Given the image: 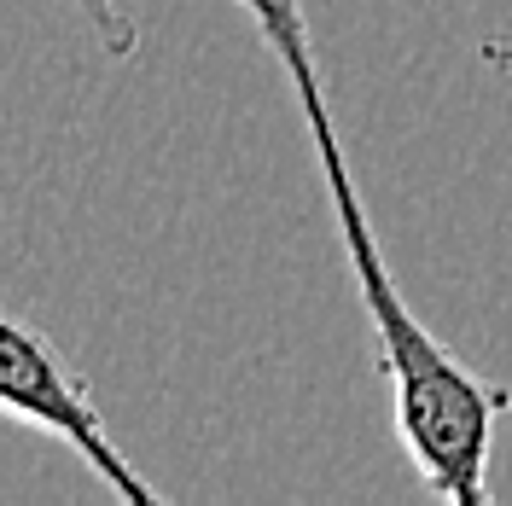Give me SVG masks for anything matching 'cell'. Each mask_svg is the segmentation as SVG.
Returning a JSON list of instances; mask_svg holds the SVG:
<instances>
[{
	"label": "cell",
	"mask_w": 512,
	"mask_h": 506,
	"mask_svg": "<svg viewBox=\"0 0 512 506\" xmlns=\"http://www.w3.org/2000/svg\"><path fill=\"white\" fill-rule=\"evenodd\" d=\"M70 6L88 18L94 41L111 59H134V47H140V0H70Z\"/></svg>",
	"instance_id": "cell-3"
},
{
	"label": "cell",
	"mask_w": 512,
	"mask_h": 506,
	"mask_svg": "<svg viewBox=\"0 0 512 506\" xmlns=\"http://www.w3.org/2000/svg\"><path fill=\"white\" fill-rule=\"evenodd\" d=\"M239 6L251 12L256 35L268 41V53L280 59V70H286L291 88H297L303 123H309V146H315V163H320V181H326V198H332L338 227H344L355 291H361V309H367V326H373V355H379V373L390 384L396 437H402L414 472L425 477V489L437 501L483 506L489 501V448H495L501 413L512 408V390L478 379L402 303V291H396L390 268H384L379 233L367 222V204L355 192L350 158H344V140H338V123H332V105H326L315 30H309L303 0H239Z\"/></svg>",
	"instance_id": "cell-1"
},
{
	"label": "cell",
	"mask_w": 512,
	"mask_h": 506,
	"mask_svg": "<svg viewBox=\"0 0 512 506\" xmlns=\"http://www.w3.org/2000/svg\"><path fill=\"white\" fill-rule=\"evenodd\" d=\"M483 59L501 64V70H512V41H483Z\"/></svg>",
	"instance_id": "cell-4"
},
{
	"label": "cell",
	"mask_w": 512,
	"mask_h": 506,
	"mask_svg": "<svg viewBox=\"0 0 512 506\" xmlns=\"http://www.w3.org/2000/svg\"><path fill=\"white\" fill-rule=\"evenodd\" d=\"M0 413L41 431V437H59L64 448H76V460H88L117 501H134V506L158 501V489L128 466L123 448L111 443L88 384L76 379V367L18 315H0Z\"/></svg>",
	"instance_id": "cell-2"
}]
</instances>
